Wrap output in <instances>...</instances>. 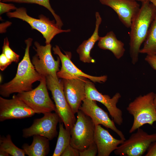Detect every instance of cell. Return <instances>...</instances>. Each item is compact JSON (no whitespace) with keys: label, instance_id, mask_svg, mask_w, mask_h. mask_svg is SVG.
<instances>
[{"label":"cell","instance_id":"16","mask_svg":"<svg viewBox=\"0 0 156 156\" xmlns=\"http://www.w3.org/2000/svg\"><path fill=\"white\" fill-rule=\"evenodd\" d=\"M103 5L111 8L117 14L121 22L130 28L133 18L140 7L137 1L133 0H99Z\"/></svg>","mask_w":156,"mask_h":156},{"label":"cell","instance_id":"19","mask_svg":"<svg viewBox=\"0 0 156 156\" xmlns=\"http://www.w3.org/2000/svg\"><path fill=\"white\" fill-rule=\"evenodd\" d=\"M98 46L103 50L110 51L118 59L123 56L125 52L124 44L117 39L113 31H110L103 37H100Z\"/></svg>","mask_w":156,"mask_h":156},{"label":"cell","instance_id":"20","mask_svg":"<svg viewBox=\"0 0 156 156\" xmlns=\"http://www.w3.org/2000/svg\"><path fill=\"white\" fill-rule=\"evenodd\" d=\"M33 140L30 145L25 143L22 146L25 155L29 156H46L50 151L49 140L40 135L33 136Z\"/></svg>","mask_w":156,"mask_h":156},{"label":"cell","instance_id":"12","mask_svg":"<svg viewBox=\"0 0 156 156\" xmlns=\"http://www.w3.org/2000/svg\"><path fill=\"white\" fill-rule=\"evenodd\" d=\"M53 53L57 55L62 63L61 69L57 73L58 78L62 79H70L82 77L89 79L96 83H102L107 80L106 75L94 76L88 75L77 68L72 62L71 53L70 52L64 51V54L61 51L59 47L56 45L53 48Z\"/></svg>","mask_w":156,"mask_h":156},{"label":"cell","instance_id":"23","mask_svg":"<svg viewBox=\"0 0 156 156\" xmlns=\"http://www.w3.org/2000/svg\"><path fill=\"white\" fill-rule=\"evenodd\" d=\"M0 150L5 151L12 156H25V154L23 149L17 147L12 142L11 135L0 137Z\"/></svg>","mask_w":156,"mask_h":156},{"label":"cell","instance_id":"35","mask_svg":"<svg viewBox=\"0 0 156 156\" xmlns=\"http://www.w3.org/2000/svg\"><path fill=\"white\" fill-rule=\"evenodd\" d=\"M154 102L156 108V94H155V97L154 100Z\"/></svg>","mask_w":156,"mask_h":156},{"label":"cell","instance_id":"17","mask_svg":"<svg viewBox=\"0 0 156 156\" xmlns=\"http://www.w3.org/2000/svg\"><path fill=\"white\" fill-rule=\"evenodd\" d=\"M124 140L117 139L100 125L95 126L94 141L98 148V156H109Z\"/></svg>","mask_w":156,"mask_h":156},{"label":"cell","instance_id":"3","mask_svg":"<svg viewBox=\"0 0 156 156\" xmlns=\"http://www.w3.org/2000/svg\"><path fill=\"white\" fill-rule=\"evenodd\" d=\"M155 96V94L151 92L139 96L129 104L127 110L133 118L130 133L146 124L152 125L156 121V108L154 102Z\"/></svg>","mask_w":156,"mask_h":156},{"label":"cell","instance_id":"25","mask_svg":"<svg viewBox=\"0 0 156 156\" xmlns=\"http://www.w3.org/2000/svg\"><path fill=\"white\" fill-rule=\"evenodd\" d=\"M2 49V53L5 54L12 62H18L20 55L14 51L10 47L9 42L7 37L4 39Z\"/></svg>","mask_w":156,"mask_h":156},{"label":"cell","instance_id":"21","mask_svg":"<svg viewBox=\"0 0 156 156\" xmlns=\"http://www.w3.org/2000/svg\"><path fill=\"white\" fill-rule=\"evenodd\" d=\"M143 43L140 53L156 55V13Z\"/></svg>","mask_w":156,"mask_h":156},{"label":"cell","instance_id":"27","mask_svg":"<svg viewBox=\"0 0 156 156\" xmlns=\"http://www.w3.org/2000/svg\"><path fill=\"white\" fill-rule=\"evenodd\" d=\"M61 156H79V151L70 144L65 149Z\"/></svg>","mask_w":156,"mask_h":156},{"label":"cell","instance_id":"5","mask_svg":"<svg viewBox=\"0 0 156 156\" xmlns=\"http://www.w3.org/2000/svg\"><path fill=\"white\" fill-rule=\"evenodd\" d=\"M47 88L51 93L57 113L65 128L70 131L76 119L65 97L62 80L59 81L51 75L46 77Z\"/></svg>","mask_w":156,"mask_h":156},{"label":"cell","instance_id":"15","mask_svg":"<svg viewBox=\"0 0 156 156\" xmlns=\"http://www.w3.org/2000/svg\"><path fill=\"white\" fill-rule=\"evenodd\" d=\"M79 110L90 117L95 126L102 125L113 131L120 139L124 140H126L122 132L117 128L114 120L110 118L107 113L98 105L96 101L85 98Z\"/></svg>","mask_w":156,"mask_h":156},{"label":"cell","instance_id":"32","mask_svg":"<svg viewBox=\"0 0 156 156\" xmlns=\"http://www.w3.org/2000/svg\"><path fill=\"white\" fill-rule=\"evenodd\" d=\"M9 155L6 152L3 150H0V156H8Z\"/></svg>","mask_w":156,"mask_h":156},{"label":"cell","instance_id":"33","mask_svg":"<svg viewBox=\"0 0 156 156\" xmlns=\"http://www.w3.org/2000/svg\"><path fill=\"white\" fill-rule=\"evenodd\" d=\"M156 7V0H149Z\"/></svg>","mask_w":156,"mask_h":156},{"label":"cell","instance_id":"2","mask_svg":"<svg viewBox=\"0 0 156 156\" xmlns=\"http://www.w3.org/2000/svg\"><path fill=\"white\" fill-rule=\"evenodd\" d=\"M156 7L149 0L142 3L132 19L129 33V51L132 63L138 61L140 51L155 16Z\"/></svg>","mask_w":156,"mask_h":156},{"label":"cell","instance_id":"34","mask_svg":"<svg viewBox=\"0 0 156 156\" xmlns=\"http://www.w3.org/2000/svg\"><path fill=\"white\" fill-rule=\"evenodd\" d=\"M134 0L136 1H138L141 2L142 3V2H145L148 0Z\"/></svg>","mask_w":156,"mask_h":156},{"label":"cell","instance_id":"1","mask_svg":"<svg viewBox=\"0 0 156 156\" xmlns=\"http://www.w3.org/2000/svg\"><path fill=\"white\" fill-rule=\"evenodd\" d=\"M33 39L28 38L25 41L26 48L23 58L18 64L17 71L14 78L9 82L0 86V94L9 97L14 93H20L33 90V84L40 81L42 77L36 70L31 61L29 48Z\"/></svg>","mask_w":156,"mask_h":156},{"label":"cell","instance_id":"10","mask_svg":"<svg viewBox=\"0 0 156 156\" xmlns=\"http://www.w3.org/2000/svg\"><path fill=\"white\" fill-rule=\"evenodd\" d=\"M44 114L42 117L34 119L29 127L23 130V137L27 138L34 135H40L51 140L57 136L58 134L57 126L59 122L61 121L59 116L55 112Z\"/></svg>","mask_w":156,"mask_h":156},{"label":"cell","instance_id":"8","mask_svg":"<svg viewBox=\"0 0 156 156\" xmlns=\"http://www.w3.org/2000/svg\"><path fill=\"white\" fill-rule=\"evenodd\" d=\"M120 145L114 151L120 156H141L150 144L156 141V133L148 134L140 128Z\"/></svg>","mask_w":156,"mask_h":156},{"label":"cell","instance_id":"29","mask_svg":"<svg viewBox=\"0 0 156 156\" xmlns=\"http://www.w3.org/2000/svg\"><path fill=\"white\" fill-rule=\"evenodd\" d=\"M12 62L3 53L0 55V69L2 71L4 70Z\"/></svg>","mask_w":156,"mask_h":156},{"label":"cell","instance_id":"36","mask_svg":"<svg viewBox=\"0 0 156 156\" xmlns=\"http://www.w3.org/2000/svg\"><path fill=\"white\" fill-rule=\"evenodd\" d=\"M2 77L1 75H0V81L1 83L2 82Z\"/></svg>","mask_w":156,"mask_h":156},{"label":"cell","instance_id":"7","mask_svg":"<svg viewBox=\"0 0 156 156\" xmlns=\"http://www.w3.org/2000/svg\"><path fill=\"white\" fill-rule=\"evenodd\" d=\"M77 119L70 131V144L82 151L94 141L95 125L90 117L79 110Z\"/></svg>","mask_w":156,"mask_h":156},{"label":"cell","instance_id":"9","mask_svg":"<svg viewBox=\"0 0 156 156\" xmlns=\"http://www.w3.org/2000/svg\"><path fill=\"white\" fill-rule=\"evenodd\" d=\"M34 44L35 47L33 48L36 54L33 57L31 61L36 71L42 76L51 75L58 79L57 73L60 70V60L59 57L56 60L54 58L51 53V44L42 46L35 41Z\"/></svg>","mask_w":156,"mask_h":156},{"label":"cell","instance_id":"28","mask_svg":"<svg viewBox=\"0 0 156 156\" xmlns=\"http://www.w3.org/2000/svg\"><path fill=\"white\" fill-rule=\"evenodd\" d=\"M17 8L12 4H7L2 2H0V15L10 12L11 10H16Z\"/></svg>","mask_w":156,"mask_h":156},{"label":"cell","instance_id":"31","mask_svg":"<svg viewBox=\"0 0 156 156\" xmlns=\"http://www.w3.org/2000/svg\"><path fill=\"white\" fill-rule=\"evenodd\" d=\"M145 156H156V141L152 142L149 145Z\"/></svg>","mask_w":156,"mask_h":156},{"label":"cell","instance_id":"24","mask_svg":"<svg viewBox=\"0 0 156 156\" xmlns=\"http://www.w3.org/2000/svg\"><path fill=\"white\" fill-rule=\"evenodd\" d=\"M0 1L4 2H12L18 3H34L44 6L47 9L53 16L56 21V23L58 27L61 29L63 23L60 17L57 15L51 7L49 0H0Z\"/></svg>","mask_w":156,"mask_h":156},{"label":"cell","instance_id":"6","mask_svg":"<svg viewBox=\"0 0 156 156\" xmlns=\"http://www.w3.org/2000/svg\"><path fill=\"white\" fill-rule=\"evenodd\" d=\"M6 14L9 18H16L25 21L30 25L32 29L39 31L45 38L46 44H50L52 39L56 35L70 31V29H61L54 20L51 21L43 15H39V19L30 16L27 14L26 9L24 7L17 8L15 11L8 12Z\"/></svg>","mask_w":156,"mask_h":156},{"label":"cell","instance_id":"13","mask_svg":"<svg viewBox=\"0 0 156 156\" xmlns=\"http://www.w3.org/2000/svg\"><path fill=\"white\" fill-rule=\"evenodd\" d=\"M35 113L17 95L7 99L0 97V121L30 117Z\"/></svg>","mask_w":156,"mask_h":156},{"label":"cell","instance_id":"11","mask_svg":"<svg viewBox=\"0 0 156 156\" xmlns=\"http://www.w3.org/2000/svg\"><path fill=\"white\" fill-rule=\"evenodd\" d=\"M86 98L98 101L107 108L115 123L121 125L123 122L122 111L117 106L121 97L120 94L116 93L111 98L108 95L103 94L99 92L94 84L88 80L85 86Z\"/></svg>","mask_w":156,"mask_h":156},{"label":"cell","instance_id":"14","mask_svg":"<svg viewBox=\"0 0 156 156\" xmlns=\"http://www.w3.org/2000/svg\"><path fill=\"white\" fill-rule=\"evenodd\" d=\"M87 79L79 77L62 79L65 97L74 114L79 111L81 102L86 98L85 86Z\"/></svg>","mask_w":156,"mask_h":156},{"label":"cell","instance_id":"4","mask_svg":"<svg viewBox=\"0 0 156 156\" xmlns=\"http://www.w3.org/2000/svg\"><path fill=\"white\" fill-rule=\"evenodd\" d=\"M39 85L31 90L18 93L17 96L35 113L56 112L55 104L50 99L47 90L46 77L43 76Z\"/></svg>","mask_w":156,"mask_h":156},{"label":"cell","instance_id":"26","mask_svg":"<svg viewBox=\"0 0 156 156\" xmlns=\"http://www.w3.org/2000/svg\"><path fill=\"white\" fill-rule=\"evenodd\" d=\"M98 153L97 146L94 141L84 150L79 151L80 156H95Z\"/></svg>","mask_w":156,"mask_h":156},{"label":"cell","instance_id":"22","mask_svg":"<svg viewBox=\"0 0 156 156\" xmlns=\"http://www.w3.org/2000/svg\"><path fill=\"white\" fill-rule=\"evenodd\" d=\"M60 122L58 135L53 156H61L65 149L70 144V131L64 127L63 122L60 121Z\"/></svg>","mask_w":156,"mask_h":156},{"label":"cell","instance_id":"18","mask_svg":"<svg viewBox=\"0 0 156 156\" xmlns=\"http://www.w3.org/2000/svg\"><path fill=\"white\" fill-rule=\"evenodd\" d=\"M95 17V27L93 34L88 40L84 41L77 50L80 60L84 63L94 62V60L90 56V52L95 43L99 39L100 37L99 35V30L102 22V18L99 12H96Z\"/></svg>","mask_w":156,"mask_h":156},{"label":"cell","instance_id":"30","mask_svg":"<svg viewBox=\"0 0 156 156\" xmlns=\"http://www.w3.org/2000/svg\"><path fill=\"white\" fill-rule=\"evenodd\" d=\"M146 62L155 70H156V55H147L145 58ZM156 95V93L155 94Z\"/></svg>","mask_w":156,"mask_h":156}]
</instances>
